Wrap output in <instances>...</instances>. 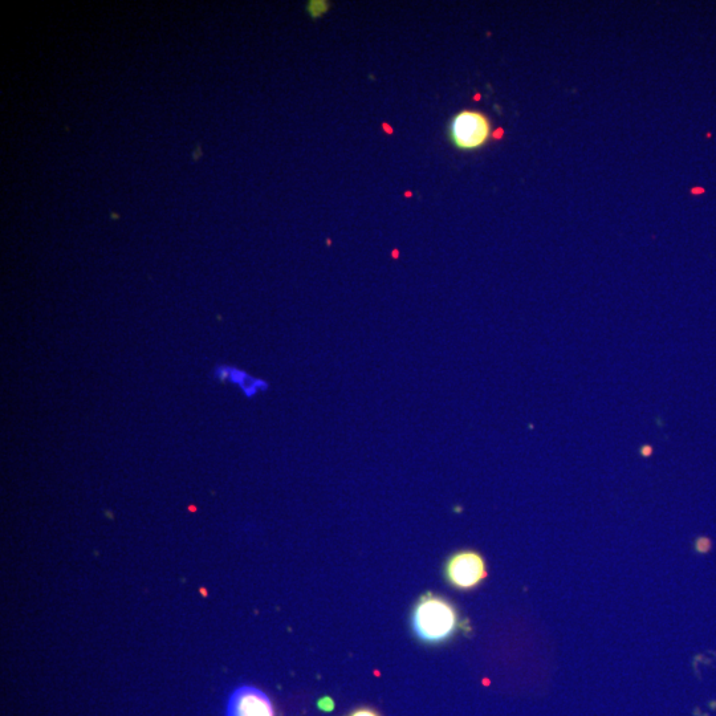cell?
Listing matches in <instances>:
<instances>
[{
	"label": "cell",
	"mask_w": 716,
	"mask_h": 716,
	"mask_svg": "<svg viewBox=\"0 0 716 716\" xmlns=\"http://www.w3.org/2000/svg\"><path fill=\"white\" fill-rule=\"evenodd\" d=\"M652 451H653L652 447H650L649 445H646V446L642 447L641 454L644 455V457H649V455L652 454Z\"/></svg>",
	"instance_id": "ba28073f"
},
{
	"label": "cell",
	"mask_w": 716,
	"mask_h": 716,
	"mask_svg": "<svg viewBox=\"0 0 716 716\" xmlns=\"http://www.w3.org/2000/svg\"><path fill=\"white\" fill-rule=\"evenodd\" d=\"M325 6H327V4L324 2H315L309 6V10H311L312 16H320L323 12H325V10H327V7Z\"/></svg>",
	"instance_id": "8992f818"
},
{
	"label": "cell",
	"mask_w": 716,
	"mask_h": 716,
	"mask_svg": "<svg viewBox=\"0 0 716 716\" xmlns=\"http://www.w3.org/2000/svg\"><path fill=\"white\" fill-rule=\"evenodd\" d=\"M492 133L490 119L479 111L459 112L450 124V137L458 149L475 150L490 140Z\"/></svg>",
	"instance_id": "3957f363"
},
{
	"label": "cell",
	"mask_w": 716,
	"mask_h": 716,
	"mask_svg": "<svg viewBox=\"0 0 716 716\" xmlns=\"http://www.w3.org/2000/svg\"><path fill=\"white\" fill-rule=\"evenodd\" d=\"M227 716H275L271 699L254 686H240L227 703Z\"/></svg>",
	"instance_id": "277c9868"
},
{
	"label": "cell",
	"mask_w": 716,
	"mask_h": 716,
	"mask_svg": "<svg viewBox=\"0 0 716 716\" xmlns=\"http://www.w3.org/2000/svg\"><path fill=\"white\" fill-rule=\"evenodd\" d=\"M348 716H381L377 713V711H374L373 709H366V707H362V709H357L355 711H352L351 714Z\"/></svg>",
	"instance_id": "52a82bcc"
},
{
	"label": "cell",
	"mask_w": 716,
	"mask_h": 716,
	"mask_svg": "<svg viewBox=\"0 0 716 716\" xmlns=\"http://www.w3.org/2000/svg\"><path fill=\"white\" fill-rule=\"evenodd\" d=\"M317 707H319V710L324 711V713H332V711L335 710V702H333L332 698L324 697L319 699Z\"/></svg>",
	"instance_id": "5b68a950"
},
{
	"label": "cell",
	"mask_w": 716,
	"mask_h": 716,
	"mask_svg": "<svg viewBox=\"0 0 716 716\" xmlns=\"http://www.w3.org/2000/svg\"><path fill=\"white\" fill-rule=\"evenodd\" d=\"M412 628L423 644H445L458 632V610L446 598L426 593L414 605Z\"/></svg>",
	"instance_id": "6da1fadb"
},
{
	"label": "cell",
	"mask_w": 716,
	"mask_h": 716,
	"mask_svg": "<svg viewBox=\"0 0 716 716\" xmlns=\"http://www.w3.org/2000/svg\"><path fill=\"white\" fill-rule=\"evenodd\" d=\"M445 579L458 591H471L487 577L486 561L475 551H459L447 560Z\"/></svg>",
	"instance_id": "7a4b0ae2"
}]
</instances>
